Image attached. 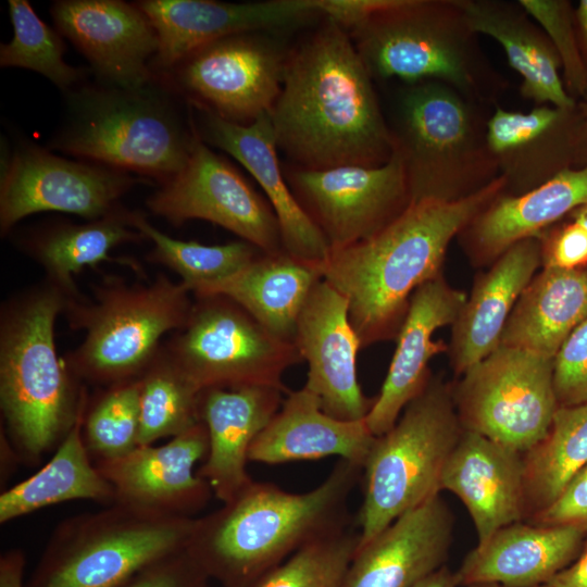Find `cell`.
Listing matches in <instances>:
<instances>
[{"label": "cell", "instance_id": "cell-1", "mask_svg": "<svg viewBox=\"0 0 587 587\" xmlns=\"http://www.w3.org/2000/svg\"><path fill=\"white\" fill-rule=\"evenodd\" d=\"M270 116L277 148L301 168L376 167L394 152L372 76L349 33L327 17L287 54Z\"/></svg>", "mask_w": 587, "mask_h": 587}, {"label": "cell", "instance_id": "cell-2", "mask_svg": "<svg viewBox=\"0 0 587 587\" xmlns=\"http://www.w3.org/2000/svg\"><path fill=\"white\" fill-rule=\"evenodd\" d=\"M507 184L501 175L462 199L411 202L372 237L329 251L319 265L322 279L347 299L349 320L362 348L397 337L413 292L440 275L452 238Z\"/></svg>", "mask_w": 587, "mask_h": 587}, {"label": "cell", "instance_id": "cell-3", "mask_svg": "<svg viewBox=\"0 0 587 587\" xmlns=\"http://www.w3.org/2000/svg\"><path fill=\"white\" fill-rule=\"evenodd\" d=\"M363 469L339 459L315 488L295 494L254 482L196 517L188 553L222 587H249L300 548L351 525L350 496Z\"/></svg>", "mask_w": 587, "mask_h": 587}, {"label": "cell", "instance_id": "cell-4", "mask_svg": "<svg viewBox=\"0 0 587 587\" xmlns=\"http://www.w3.org/2000/svg\"><path fill=\"white\" fill-rule=\"evenodd\" d=\"M67 299L45 279L0 311V408L10 445L27 464L58 448L89 399L55 348L54 324Z\"/></svg>", "mask_w": 587, "mask_h": 587}, {"label": "cell", "instance_id": "cell-5", "mask_svg": "<svg viewBox=\"0 0 587 587\" xmlns=\"http://www.w3.org/2000/svg\"><path fill=\"white\" fill-rule=\"evenodd\" d=\"M190 290L164 275L148 284L108 278L95 298L67 299L70 327L85 330L64 359L83 383L107 387L137 379L161 348L162 337L180 329L191 311Z\"/></svg>", "mask_w": 587, "mask_h": 587}, {"label": "cell", "instance_id": "cell-6", "mask_svg": "<svg viewBox=\"0 0 587 587\" xmlns=\"http://www.w3.org/2000/svg\"><path fill=\"white\" fill-rule=\"evenodd\" d=\"M196 517L114 502L60 522L25 587H120L187 550Z\"/></svg>", "mask_w": 587, "mask_h": 587}, {"label": "cell", "instance_id": "cell-7", "mask_svg": "<svg viewBox=\"0 0 587 587\" xmlns=\"http://www.w3.org/2000/svg\"><path fill=\"white\" fill-rule=\"evenodd\" d=\"M462 432L452 390L430 376L395 425L374 440L363 466L359 547L440 494L442 473Z\"/></svg>", "mask_w": 587, "mask_h": 587}, {"label": "cell", "instance_id": "cell-8", "mask_svg": "<svg viewBox=\"0 0 587 587\" xmlns=\"http://www.w3.org/2000/svg\"><path fill=\"white\" fill-rule=\"evenodd\" d=\"M394 145L411 202L467 197L496 177L497 161L464 95L435 80L410 84L401 97Z\"/></svg>", "mask_w": 587, "mask_h": 587}, {"label": "cell", "instance_id": "cell-9", "mask_svg": "<svg viewBox=\"0 0 587 587\" xmlns=\"http://www.w3.org/2000/svg\"><path fill=\"white\" fill-rule=\"evenodd\" d=\"M346 30L372 77L478 91L483 65L457 1L387 0Z\"/></svg>", "mask_w": 587, "mask_h": 587}, {"label": "cell", "instance_id": "cell-10", "mask_svg": "<svg viewBox=\"0 0 587 587\" xmlns=\"http://www.w3.org/2000/svg\"><path fill=\"white\" fill-rule=\"evenodd\" d=\"M191 141L160 92L113 87L73 97L72 120L52 147L164 183L185 166Z\"/></svg>", "mask_w": 587, "mask_h": 587}, {"label": "cell", "instance_id": "cell-11", "mask_svg": "<svg viewBox=\"0 0 587 587\" xmlns=\"http://www.w3.org/2000/svg\"><path fill=\"white\" fill-rule=\"evenodd\" d=\"M193 298L185 325L162 347L197 388L267 386L290 391L283 375L302 362L294 342L273 335L225 296Z\"/></svg>", "mask_w": 587, "mask_h": 587}, {"label": "cell", "instance_id": "cell-12", "mask_svg": "<svg viewBox=\"0 0 587 587\" xmlns=\"http://www.w3.org/2000/svg\"><path fill=\"white\" fill-rule=\"evenodd\" d=\"M452 395L463 429L522 454L545 437L559 408L553 359L504 346L467 370Z\"/></svg>", "mask_w": 587, "mask_h": 587}, {"label": "cell", "instance_id": "cell-13", "mask_svg": "<svg viewBox=\"0 0 587 587\" xmlns=\"http://www.w3.org/2000/svg\"><path fill=\"white\" fill-rule=\"evenodd\" d=\"M147 207L174 225L204 220L234 233L267 254L284 250L276 215L245 177L192 136L185 166L147 200Z\"/></svg>", "mask_w": 587, "mask_h": 587}, {"label": "cell", "instance_id": "cell-14", "mask_svg": "<svg viewBox=\"0 0 587 587\" xmlns=\"http://www.w3.org/2000/svg\"><path fill=\"white\" fill-rule=\"evenodd\" d=\"M286 179L330 251L372 237L411 203L404 166L396 150L380 166L297 167L288 171Z\"/></svg>", "mask_w": 587, "mask_h": 587}, {"label": "cell", "instance_id": "cell-15", "mask_svg": "<svg viewBox=\"0 0 587 587\" xmlns=\"http://www.w3.org/2000/svg\"><path fill=\"white\" fill-rule=\"evenodd\" d=\"M286 57L260 32L243 33L209 42L172 68L178 86L204 110L250 124L270 113L279 96Z\"/></svg>", "mask_w": 587, "mask_h": 587}, {"label": "cell", "instance_id": "cell-16", "mask_svg": "<svg viewBox=\"0 0 587 587\" xmlns=\"http://www.w3.org/2000/svg\"><path fill=\"white\" fill-rule=\"evenodd\" d=\"M135 184L124 171L66 160L38 147L21 148L1 175V234L45 211L89 221L103 217L121 208L118 199Z\"/></svg>", "mask_w": 587, "mask_h": 587}, {"label": "cell", "instance_id": "cell-17", "mask_svg": "<svg viewBox=\"0 0 587 587\" xmlns=\"http://www.w3.org/2000/svg\"><path fill=\"white\" fill-rule=\"evenodd\" d=\"M294 344L308 364L303 387L322 410L342 421L364 420L375 397H366L358 382L362 345L350 323L347 299L324 279L315 284L299 314Z\"/></svg>", "mask_w": 587, "mask_h": 587}, {"label": "cell", "instance_id": "cell-18", "mask_svg": "<svg viewBox=\"0 0 587 587\" xmlns=\"http://www.w3.org/2000/svg\"><path fill=\"white\" fill-rule=\"evenodd\" d=\"M209 451L200 422L161 446L142 445L129 453L95 462L121 502L164 514L195 517L213 492L193 469Z\"/></svg>", "mask_w": 587, "mask_h": 587}, {"label": "cell", "instance_id": "cell-19", "mask_svg": "<svg viewBox=\"0 0 587 587\" xmlns=\"http://www.w3.org/2000/svg\"><path fill=\"white\" fill-rule=\"evenodd\" d=\"M136 5L157 32L154 64L162 70L172 68L196 49L223 37L287 30L322 15L317 0H142Z\"/></svg>", "mask_w": 587, "mask_h": 587}, {"label": "cell", "instance_id": "cell-20", "mask_svg": "<svg viewBox=\"0 0 587 587\" xmlns=\"http://www.w3.org/2000/svg\"><path fill=\"white\" fill-rule=\"evenodd\" d=\"M51 15L61 35L111 86L138 89L150 83L148 62L159 50V38L136 4L120 0H62L52 5Z\"/></svg>", "mask_w": 587, "mask_h": 587}, {"label": "cell", "instance_id": "cell-21", "mask_svg": "<svg viewBox=\"0 0 587 587\" xmlns=\"http://www.w3.org/2000/svg\"><path fill=\"white\" fill-rule=\"evenodd\" d=\"M453 517L440 495L358 547L340 587H415L446 565Z\"/></svg>", "mask_w": 587, "mask_h": 587}, {"label": "cell", "instance_id": "cell-22", "mask_svg": "<svg viewBox=\"0 0 587 587\" xmlns=\"http://www.w3.org/2000/svg\"><path fill=\"white\" fill-rule=\"evenodd\" d=\"M466 298L441 274L421 285L411 296L387 375L365 417L375 437L395 425L407 404L427 384L432 376L430 359L448 350L444 341L434 340L433 336L437 329L454 323Z\"/></svg>", "mask_w": 587, "mask_h": 587}, {"label": "cell", "instance_id": "cell-23", "mask_svg": "<svg viewBox=\"0 0 587 587\" xmlns=\"http://www.w3.org/2000/svg\"><path fill=\"white\" fill-rule=\"evenodd\" d=\"M202 134L208 143L230 154L261 186L278 221L284 250L320 265L330 250L284 176L270 113L250 124H237L204 110Z\"/></svg>", "mask_w": 587, "mask_h": 587}, {"label": "cell", "instance_id": "cell-24", "mask_svg": "<svg viewBox=\"0 0 587 587\" xmlns=\"http://www.w3.org/2000/svg\"><path fill=\"white\" fill-rule=\"evenodd\" d=\"M287 394L275 387L210 388L200 395V417L209 451L197 474L213 496L226 503L253 479L247 472L249 449L280 409Z\"/></svg>", "mask_w": 587, "mask_h": 587}, {"label": "cell", "instance_id": "cell-25", "mask_svg": "<svg viewBox=\"0 0 587 587\" xmlns=\"http://www.w3.org/2000/svg\"><path fill=\"white\" fill-rule=\"evenodd\" d=\"M587 530L521 521L477 542L455 571L459 586L533 587L549 582L579 554Z\"/></svg>", "mask_w": 587, "mask_h": 587}, {"label": "cell", "instance_id": "cell-26", "mask_svg": "<svg viewBox=\"0 0 587 587\" xmlns=\"http://www.w3.org/2000/svg\"><path fill=\"white\" fill-rule=\"evenodd\" d=\"M441 490L453 492L473 521L477 542L525 521L523 454L463 429L442 473Z\"/></svg>", "mask_w": 587, "mask_h": 587}, {"label": "cell", "instance_id": "cell-27", "mask_svg": "<svg viewBox=\"0 0 587 587\" xmlns=\"http://www.w3.org/2000/svg\"><path fill=\"white\" fill-rule=\"evenodd\" d=\"M542 261L538 237L522 239L480 274L452 324L450 363L463 375L499 347L504 325Z\"/></svg>", "mask_w": 587, "mask_h": 587}, {"label": "cell", "instance_id": "cell-28", "mask_svg": "<svg viewBox=\"0 0 587 587\" xmlns=\"http://www.w3.org/2000/svg\"><path fill=\"white\" fill-rule=\"evenodd\" d=\"M375 438L365 419H335L302 387L285 396L280 409L252 442L248 459L278 464L338 457L363 469Z\"/></svg>", "mask_w": 587, "mask_h": 587}, {"label": "cell", "instance_id": "cell-29", "mask_svg": "<svg viewBox=\"0 0 587 587\" xmlns=\"http://www.w3.org/2000/svg\"><path fill=\"white\" fill-rule=\"evenodd\" d=\"M587 204V165L565 167L517 196L499 195L462 230L477 262L496 260L517 241Z\"/></svg>", "mask_w": 587, "mask_h": 587}, {"label": "cell", "instance_id": "cell-30", "mask_svg": "<svg viewBox=\"0 0 587 587\" xmlns=\"http://www.w3.org/2000/svg\"><path fill=\"white\" fill-rule=\"evenodd\" d=\"M587 320V270L544 266L519 297L499 346L554 359Z\"/></svg>", "mask_w": 587, "mask_h": 587}, {"label": "cell", "instance_id": "cell-31", "mask_svg": "<svg viewBox=\"0 0 587 587\" xmlns=\"http://www.w3.org/2000/svg\"><path fill=\"white\" fill-rule=\"evenodd\" d=\"M457 4L474 34L501 45L510 65L523 78L521 91L526 98L564 111L575 109L560 77L561 62L553 46L522 8L484 0H461Z\"/></svg>", "mask_w": 587, "mask_h": 587}, {"label": "cell", "instance_id": "cell-32", "mask_svg": "<svg viewBox=\"0 0 587 587\" xmlns=\"http://www.w3.org/2000/svg\"><path fill=\"white\" fill-rule=\"evenodd\" d=\"M321 279L316 264L286 251L262 252L239 272L197 297L225 296L273 335L294 342L299 314Z\"/></svg>", "mask_w": 587, "mask_h": 587}, {"label": "cell", "instance_id": "cell-33", "mask_svg": "<svg viewBox=\"0 0 587 587\" xmlns=\"http://www.w3.org/2000/svg\"><path fill=\"white\" fill-rule=\"evenodd\" d=\"M85 410L42 467L1 492V524L70 500H92L104 507L115 502L113 487L96 467L84 441Z\"/></svg>", "mask_w": 587, "mask_h": 587}, {"label": "cell", "instance_id": "cell-34", "mask_svg": "<svg viewBox=\"0 0 587 587\" xmlns=\"http://www.w3.org/2000/svg\"><path fill=\"white\" fill-rule=\"evenodd\" d=\"M146 237L129 223V211L120 208L103 217L84 224L61 223L29 237L25 251L45 271L46 279L68 299L82 297L74 276L85 267L112 261L110 251Z\"/></svg>", "mask_w": 587, "mask_h": 587}, {"label": "cell", "instance_id": "cell-35", "mask_svg": "<svg viewBox=\"0 0 587 587\" xmlns=\"http://www.w3.org/2000/svg\"><path fill=\"white\" fill-rule=\"evenodd\" d=\"M587 465V402L559 407L542 439L523 453L525 521L549 508Z\"/></svg>", "mask_w": 587, "mask_h": 587}, {"label": "cell", "instance_id": "cell-36", "mask_svg": "<svg viewBox=\"0 0 587 587\" xmlns=\"http://www.w3.org/2000/svg\"><path fill=\"white\" fill-rule=\"evenodd\" d=\"M129 223L153 248L151 262L167 266L178 274L193 297L227 279L254 260L262 251L247 241L208 246L198 241L172 238L151 225L136 211H129ZM264 253V252H263Z\"/></svg>", "mask_w": 587, "mask_h": 587}, {"label": "cell", "instance_id": "cell-37", "mask_svg": "<svg viewBox=\"0 0 587 587\" xmlns=\"http://www.w3.org/2000/svg\"><path fill=\"white\" fill-rule=\"evenodd\" d=\"M138 382V446L175 437L201 422L202 390L182 373L162 346Z\"/></svg>", "mask_w": 587, "mask_h": 587}, {"label": "cell", "instance_id": "cell-38", "mask_svg": "<svg viewBox=\"0 0 587 587\" xmlns=\"http://www.w3.org/2000/svg\"><path fill=\"white\" fill-rule=\"evenodd\" d=\"M139 426L138 378L101 387L89 396L83 437L93 462L121 458L137 448Z\"/></svg>", "mask_w": 587, "mask_h": 587}, {"label": "cell", "instance_id": "cell-39", "mask_svg": "<svg viewBox=\"0 0 587 587\" xmlns=\"http://www.w3.org/2000/svg\"><path fill=\"white\" fill-rule=\"evenodd\" d=\"M13 38L0 48V65L35 71L61 89L70 88L83 74L63 61L61 36L36 14L26 0H10Z\"/></svg>", "mask_w": 587, "mask_h": 587}, {"label": "cell", "instance_id": "cell-40", "mask_svg": "<svg viewBox=\"0 0 587 587\" xmlns=\"http://www.w3.org/2000/svg\"><path fill=\"white\" fill-rule=\"evenodd\" d=\"M359 544L351 524L300 548L249 587H340Z\"/></svg>", "mask_w": 587, "mask_h": 587}, {"label": "cell", "instance_id": "cell-41", "mask_svg": "<svg viewBox=\"0 0 587 587\" xmlns=\"http://www.w3.org/2000/svg\"><path fill=\"white\" fill-rule=\"evenodd\" d=\"M572 111L538 107L528 113L497 109L486 123V142L497 163L504 167L537 150Z\"/></svg>", "mask_w": 587, "mask_h": 587}, {"label": "cell", "instance_id": "cell-42", "mask_svg": "<svg viewBox=\"0 0 587 587\" xmlns=\"http://www.w3.org/2000/svg\"><path fill=\"white\" fill-rule=\"evenodd\" d=\"M519 4L545 30L563 65L567 86L587 98V67L575 38L569 2L520 0Z\"/></svg>", "mask_w": 587, "mask_h": 587}, {"label": "cell", "instance_id": "cell-43", "mask_svg": "<svg viewBox=\"0 0 587 587\" xmlns=\"http://www.w3.org/2000/svg\"><path fill=\"white\" fill-rule=\"evenodd\" d=\"M553 386L559 407L587 402V320L570 335L555 354Z\"/></svg>", "mask_w": 587, "mask_h": 587}, {"label": "cell", "instance_id": "cell-44", "mask_svg": "<svg viewBox=\"0 0 587 587\" xmlns=\"http://www.w3.org/2000/svg\"><path fill=\"white\" fill-rule=\"evenodd\" d=\"M210 582L185 550L151 564L120 587H211Z\"/></svg>", "mask_w": 587, "mask_h": 587}, {"label": "cell", "instance_id": "cell-45", "mask_svg": "<svg viewBox=\"0 0 587 587\" xmlns=\"http://www.w3.org/2000/svg\"><path fill=\"white\" fill-rule=\"evenodd\" d=\"M539 525H574L587 530V465L546 510L527 520Z\"/></svg>", "mask_w": 587, "mask_h": 587}, {"label": "cell", "instance_id": "cell-46", "mask_svg": "<svg viewBox=\"0 0 587 587\" xmlns=\"http://www.w3.org/2000/svg\"><path fill=\"white\" fill-rule=\"evenodd\" d=\"M544 266L579 268L587 263V233L575 223L563 227L542 248Z\"/></svg>", "mask_w": 587, "mask_h": 587}, {"label": "cell", "instance_id": "cell-47", "mask_svg": "<svg viewBox=\"0 0 587 587\" xmlns=\"http://www.w3.org/2000/svg\"><path fill=\"white\" fill-rule=\"evenodd\" d=\"M26 557L21 549H9L0 557V587H25Z\"/></svg>", "mask_w": 587, "mask_h": 587}, {"label": "cell", "instance_id": "cell-48", "mask_svg": "<svg viewBox=\"0 0 587 587\" xmlns=\"http://www.w3.org/2000/svg\"><path fill=\"white\" fill-rule=\"evenodd\" d=\"M549 584L552 587H587V539L577 558L559 572Z\"/></svg>", "mask_w": 587, "mask_h": 587}, {"label": "cell", "instance_id": "cell-49", "mask_svg": "<svg viewBox=\"0 0 587 587\" xmlns=\"http://www.w3.org/2000/svg\"><path fill=\"white\" fill-rule=\"evenodd\" d=\"M455 572H452L447 565L442 566L434 574L422 580L415 587H458Z\"/></svg>", "mask_w": 587, "mask_h": 587}, {"label": "cell", "instance_id": "cell-50", "mask_svg": "<svg viewBox=\"0 0 587 587\" xmlns=\"http://www.w3.org/2000/svg\"><path fill=\"white\" fill-rule=\"evenodd\" d=\"M582 121L574 135V146L584 166L587 165V102L582 107Z\"/></svg>", "mask_w": 587, "mask_h": 587}, {"label": "cell", "instance_id": "cell-51", "mask_svg": "<svg viewBox=\"0 0 587 587\" xmlns=\"http://www.w3.org/2000/svg\"><path fill=\"white\" fill-rule=\"evenodd\" d=\"M576 18L587 46V0L579 1L576 10Z\"/></svg>", "mask_w": 587, "mask_h": 587}, {"label": "cell", "instance_id": "cell-52", "mask_svg": "<svg viewBox=\"0 0 587 587\" xmlns=\"http://www.w3.org/2000/svg\"><path fill=\"white\" fill-rule=\"evenodd\" d=\"M573 223L578 225L587 233V204L579 207L573 212Z\"/></svg>", "mask_w": 587, "mask_h": 587}, {"label": "cell", "instance_id": "cell-53", "mask_svg": "<svg viewBox=\"0 0 587 587\" xmlns=\"http://www.w3.org/2000/svg\"><path fill=\"white\" fill-rule=\"evenodd\" d=\"M467 587H507V586H502L499 584H475ZM533 587H552V586L550 584H544V585H538V586H533Z\"/></svg>", "mask_w": 587, "mask_h": 587}]
</instances>
